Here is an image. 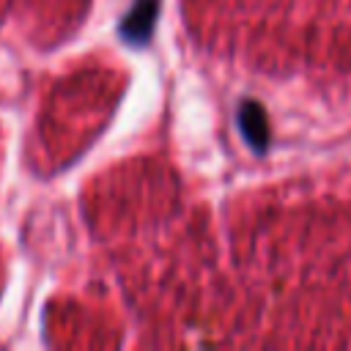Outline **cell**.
Returning a JSON list of instances; mask_svg holds the SVG:
<instances>
[{"instance_id": "cell-1", "label": "cell", "mask_w": 351, "mask_h": 351, "mask_svg": "<svg viewBox=\"0 0 351 351\" xmlns=\"http://www.w3.org/2000/svg\"><path fill=\"white\" fill-rule=\"evenodd\" d=\"M156 11H159V0H134V5H132V8L123 14V19H121V36H123L129 44L143 47V44L151 38Z\"/></svg>"}, {"instance_id": "cell-2", "label": "cell", "mask_w": 351, "mask_h": 351, "mask_svg": "<svg viewBox=\"0 0 351 351\" xmlns=\"http://www.w3.org/2000/svg\"><path fill=\"white\" fill-rule=\"evenodd\" d=\"M239 126L244 140L255 148V151H266L269 145V123H266V112L258 101H241L239 104Z\"/></svg>"}]
</instances>
